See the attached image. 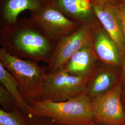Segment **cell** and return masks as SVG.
<instances>
[{
  "instance_id": "1",
  "label": "cell",
  "mask_w": 125,
  "mask_h": 125,
  "mask_svg": "<svg viewBox=\"0 0 125 125\" xmlns=\"http://www.w3.org/2000/svg\"><path fill=\"white\" fill-rule=\"evenodd\" d=\"M0 43L9 53L36 62L49 61L56 43L51 40L30 18L0 27Z\"/></svg>"
},
{
  "instance_id": "2",
  "label": "cell",
  "mask_w": 125,
  "mask_h": 125,
  "mask_svg": "<svg viewBox=\"0 0 125 125\" xmlns=\"http://www.w3.org/2000/svg\"><path fill=\"white\" fill-rule=\"evenodd\" d=\"M30 106L31 115L49 119L59 125L95 124L91 98L86 93L64 102L41 100Z\"/></svg>"
},
{
  "instance_id": "3",
  "label": "cell",
  "mask_w": 125,
  "mask_h": 125,
  "mask_svg": "<svg viewBox=\"0 0 125 125\" xmlns=\"http://www.w3.org/2000/svg\"><path fill=\"white\" fill-rule=\"evenodd\" d=\"M0 62L18 83L24 98L29 104L42 99L46 69L37 62L15 57L4 48H0Z\"/></svg>"
},
{
  "instance_id": "4",
  "label": "cell",
  "mask_w": 125,
  "mask_h": 125,
  "mask_svg": "<svg viewBox=\"0 0 125 125\" xmlns=\"http://www.w3.org/2000/svg\"><path fill=\"white\" fill-rule=\"evenodd\" d=\"M90 76H74L69 73L63 67L48 73L42 100L55 102H64L85 93L86 84Z\"/></svg>"
},
{
  "instance_id": "5",
  "label": "cell",
  "mask_w": 125,
  "mask_h": 125,
  "mask_svg": "<svg viewBox=\"0 0 125 125\" xmlns=\"http://www.w3.org/2000/svg\"><path fill=\"white\" fill-rule=\"evenodd\" d=\"M30 13L31 21L55 43L75 31L82 24L68 17L49 2L40 10Z\"/></svg>"
},
{
  "instance_id": "6",
  "label": "cell",
  "mask_w": 125,
  "mask_h": 125,
  "mask_svg": "<svg viewBox=\"0 0 125 125\" xmlns=\"http://www.w3.org/2000/svg\"><path fill=\"white\" fill-rule=\"evenodd\" d=\"M93 26L90 23L82 24L75 31L60 39L47 63L46 71L52 73L65 66L69 60L82 48L92 43Z\"/></svg>"
},
{
  "instance_id": "7",
  "label": "cell",
  "mask_w": 125,
  "mask_h": 125,
  "mask_svg": "<svg viewBox=\"0 0 125 125\" xmlns=\"http://www.w3.org/2000/svg\"><path fill=\"white\" fill-rule=\"evenodd\" d=\"M123 85L120 81L107 92L91 99L95 123L125 125V110L121 99Z\"/></svg>"
},
{
  "instance_id": "8",
  "label": "cell",
  "mask_w": 125,
  "mask_h": 125,
  "mask_svg": "<svg viewBox=\"0 0 125 125\" xmlns=\"http://www.w3.org/2000/svg\"><path fill=\"white\" fill-rule=\"evenodd\" d=\"M95 16L117 46L123 58L125 53V43L121 14L113 5L91 0Z\"/></svg>"
},
{
  "instance_id": "9",
  "label": "cell",
  "mask_w": 125,
  "mask_h": 125,
  "mask_svg": "<svg viewBox=\"0 0 125 125\" xmlns=\"http://www.w3.org/2000/svg\"><path fill=\"white\" fill-rule=\"evenodd\" d=\"M93 29V47L99 60L111 67L122 64L123 58L120 50L106 31L94 27Z\"/></svg>"
},
{
  "instance_id": "10",
  "label": "cell",
  "mask_w": 125,
  "mask_h": 125,
  "mask_svg": "<svg viewBox=\"0 0 125 125\" xmlns=\"http://www.w3.org/2000/svg\"><path fill=\"white\" fill-rule=\"evenodd\" d=\"M112 67L103 63L98 64L91 74L86 87V92L90 98H94L104 94L118 83L117 74Z\"/></svg>"
},
{
  "instance_id": "11",
  "label": "cell",
  "mask_w": 125,
  "mask_h": 125,
  "mask_svg": "<svg viewBox=\"0 0 125 125\" xmlns=\"http://www.w3.org/2000/svg\"><path fill=\"white\" fill-rule=\"evenodd\" d=\"M48 2L49 0H0V27L14 24L21 12L37 11Z\"/></svg>"
},
{
  "instance_id": "12",
  "label": "cell",
  "mask_w": 125,
  "mask_h": 125,
  "mask_svg": "<svg viewBox=\"0 0 125 125\" xmlns=\"http://www.w3.org/2000/svg\"><path fill=\"white\" fill-rule=\"evenodd\" d=\"M97 60L98 59L91 43L83 47L74 54L63 68L72 75L88 76L96 66Z\"/></svg>"
},
{
  "instance_id": "13",
  "label": "cell",
  "mask_w": 125,
  "mask_h": 125,
  "mask_svg": "<svg viewBox=\"0 0 125 125\" xmlns=\"http://www.w3.org/2000/svg\"><path fill=\"white\" fill-rule=\"evenodd\" d=\"M51 4L68 17L81 24L88 21L94 13L91 0H49Z\"/></svg>"
},
{
  "instance_id": "14",
  "label": "cell",
  "mask_w": 125,
  "mask_h": 125,
  "mask_svg": "<svg viewBox=\"0 0 125 125\" xmlns=\"http://www.w3.org/2000/svg\"><path fill=\"white\" fill-rule=\"evenodd\" d=\"M0 82L1 85L12 94L17 104V107L24 115L26 116L31 115V106L24 98L18 83L0 62Z\"/></svg>"
},
{
  "instance_id": "15",
  "label": "cell",
  "mask_w": 125,
  "mask_h": 125,
  "mask_svg": "<svg viewBox=\"0 0 125 125\" xmlns=\"http://www.w3.org/2000/svg\"><path fill=\"white\" fill-rule=\"evenodd\" d=\"M0 125H28L25 115L18 107L11 111L0 109Z\"/></svg>"
},
{
  "instance_id": "16",
  "label": "cell",
  "mask_w": 125,
  "mask_h": 125,
  "mask_svg": "<svg viewBox=\"0 0 125 125\" xmlns=\"http://www.w3.org/2000/svg\"><path fill=\"white\" fill-rule=\"evenodd\" d=\"M0 104L2 109L6 111H11L15 107L17 104L12 94L2 85L0 86Z\"/></svg>"
},
{
  "instance_id": "17",
  "label": "cell",
  "mask_w": 125,
  "mask_h": 125,
  "mask_svg": "<svg viewBox=\"0 0 125 125\" xmlns=\"http://www.w3.org/2000/svg\"><path fill=\"white\" fill-rule=\"evenodd\" d=\"M28 125H59L54 121L43 117L30 115L25 116Z\"/></svg>"
},
{
  "instance_id": "18",
  "label": "cell",
  "mask_w": 125,
  "mask_h": 125,
  "mask_svg": "<svg viewBox=\"0 0 125 125\" xmlns=\"http://www.w3.org/2000/svg\"><path fill=\"white\" fill-rule=\"evenodd\" d=\"M121 14V18L122 20V25H123V35L125 43V53L124 56V58L123 60V62L121 66V74H120V81L123 83L125 84V4L123 5L120 11Z\"/></svg>"
},
{
  "instance_id": "19",
  "label": "cell",
  "mask_w": 125,
  "mask_h": 125,
  "mask_svg": "<svg viewBox=\"0 0 125 125\" xmlns=\"http://www.w3.org/2000/svg\"><path fill=\"white\" fill-rule=\"evenodd\" d=\"M99 1L109 4L113 5L114 3V0H97Z\"/></svg>"
},
{
  "instance_id": "20",
  "label": "cell",
  "mask_w": 125,
  "mask_h": 125,
  "mask_svg": "<svg viewBox=\"0 0 125 125\" xmlns=\"http://www.w3.org/2000/svg\"><path fill=\"white\" fill-rule=\"evenodd\" d=\"M94 125H102V124H97V123H95V124H94Z\"/></svg>"
}]
</instances>
